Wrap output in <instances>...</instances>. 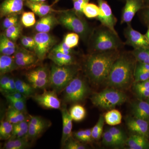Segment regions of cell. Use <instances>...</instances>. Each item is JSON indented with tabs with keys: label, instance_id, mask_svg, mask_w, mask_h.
<instances>
[{
	"label": "cell",
	"instance_id": "cell-1",
	"mask_svg": "<svg viewBox=\"0 0 149 149\" xmlns=\"http://www.w3.org/2000/svg\"><path fill=\"white\" fill-rule=\"evenodd\" d=\"M121 50L91 53L84 62V71L91 83L99 85L106 81L113 64L121 53Z\"/></svg>",
	"mask_w": 149,
	"mask_h": 149
},
{
	"label": "cell",
	"instance_id": "cell-2",
	"mask_svg": "<svg viewBox=\"0 0 149 149\" xmlns=\"http://www.w3.org/2000/svg\"><path fill=\"white\" fill-rule=\"evenodd\" d=\"M136 62L131 52H121L111 67L106 81L107 85L118 90L128 88L134 80Z\"/></svg>",
	"mask_w": 149,
	"mask_h": 149
},
{
	"label": "cell",
	"instance_id": "cell-3",
	"mask_svg": "<svg viewBox=\"0 0 149 149\" xmlns=\"http://www.w3.org/2000/svg\"><path fill=\"white\" fill-rule=\"evenodd\" d=\"M88 41L91 53L121 50L125 45L118 33H115L102 24L93 29Z\"/></svg>",
	"mask_w": 149,
	"mask_h": 149
},
{
	"label": "cell",
	"instance_id": "cell-4",
	"mask_svg": "<svg viewBox=\"0 0 149 149\" xmlns=\"http://www.w3.org/2000/svg\"><path fill=\"white\" fill-rule=\"evenodd\" d=\"M58 13L59 24L77 33L83 41H88L93 29L83 17L79 16L73 9L63 10Z\"/></svg>",
	"mask_w": 149,
	"mask_h": 149
},
{
	"label": "cell",
	"instance_id": "cell-5",
	"mask_svg": "<svg viewBox=\"0 0 149 149\" xmlns=\"http://www.w3.org/2000/svg\"><path fill=\"white\" fill-rule=\"evenodd\" d=\"M80 70V67L77 64L58 66L54 64L50 71L49 85L56 92L63 91Z\"/></svg>",
	"mask_w": 149,
	"mask_h": 149
},
{
	"label": "cell",
	"instance_id": "cell-6",
	"mask_svg": "<svg viewBox=\"0 0 149 149\" xmlns=\"http://www.w3.org/2000/svg\"><path fill=\"white\" fill-rule=\"evenodd\" d=\"M127 100L125 93L113 88L94 93L91 97V102L94 105L104 109H112L124 103Z\"/></svg>",
	"mask_w": 149,
	"mask_h": 149
},
{
	"label": "cell",
	"instance_id": "cell-7",
	"mask_svg": "<svg viewBox=\"0 0 149 149\" xmlns=\"http://www.w3.org/2000/svg\"><path fill=\"white\" fill-rule=\"evenodd\" d=\"M89 92L90 89L85 79L77 74L63 90V101L68 103L82 101L86 98Z\"/></svg>",
	"mask_w": 149,
	"mask_h": 149
},
{
	"label": "cell",
	"instance_id": "cell-8",
	"mask_svg": "<svg viewBox=\"0 0 149 149\" xmlns=\"http://www.w3.org/2000/svg\"><path fill=\"white\" fill-rule=\"evenodd\" d=\"M34 38L35 42V54L39 60L43 61L56 43V40L49 33L43 32H38Z\"/></svg>",
	"mask_w": 149,
	"mask_h": 149
},
{
	"label": "cell",
	"instance_id": "cell-9",
	"mask_svg": "<svg viewBox=\"0 0 149 149\" xmlns=\"http://www.w3.org/2000/svg\"><path fill=\"white\" fill-rule=\"evenodd\" d=\"M124 35L126 39L125 45L133 47V49L149 47V41L146 35L133 29L130 23L127 24Z\"/></svg>",
	"mask_w": 149,
	"mask_h": 149
},
{
	"label": "cell",
	"instance_id": "cell-10",
	"mask_svg": "<svg viewBox=\"0 0 149 149\" xmlns=\"http://www.w3.org/2000/svg\"><path fill=\"white\" fill-rule=\"evenodd\" d=\"M100 9V15L97 19L102 25L111 29L113 32L117 33L115 29L117 20L113 13L108 3L105 0H97Z\"/></svg>",
	"mask_w": 149,
	"mask_h": 149
},
{
	"label": "cell",
	"instance_id": "cell-11",
	"mask_svg": "<svg viewBox=\"0 0 149 149\" xmlns=\"http://www.w3.org/2000/svg\"><path fill=\"white\" fill-rule=\"evenodd\" d=\"M32 98L38 104L45 108L58 109L61 107V102L56 92L45 90L42 94L34 95Z\"/></svg>",
	"mask_w": 149,
	"mask_h": 149
},
{
	"label": "cell",
	"instance_id": "cell-12",
	"mask_svg": "<svg viewBox=\"0 0 149 149\" xmlns=\"http://www.w3.org/2000/svg\"><path fill=\"white\" fill-rule=\"evenodd\" d=\"M121 16V24H129L136 13L143 8L145 4L141 0H125Z\"/></svg>",
	"mask_w": 149,
	"mask_h": 149
},
{
	"label": "cell",
	"instance_id": "cell-13",
	"mask_svg": "<svg viewBox=\"0 0 149 149\" xmlns=\"http://www.w3.org/2000/svg\"><path fill=\"white\" fill-rule=\"evenodd\" d=\"M126 125L130 132L149 139V121L141 118L128 117Z\"/></svg>",
	"mask_w": 149,
	"mask_h": 149
},
{
	"label": "cell",
	"instance_id": "cell-14",
	"mask_svg": "<svg viewBox=\"0 0 149 149\" xmlns=\"http://www.w3.org/2000/svg\"><path fill=\"white\" fill-rule=\"evenodd\" d=\"M25 0H4L0 6L1 17L12 15H18L23 10Z\"/></svg>",
	"mask_w": 149,
	"mask_h": 149
},
{
	"label": "cell",
	"instance_id": "cell-15",
	"mask_svg": "<svg viewBox=\"0 0 149 149\" xmlns=\"http://www.w3.org/2000/svg\"><path fill=\"white\" fill-rule=\"evenodd\" d=\"M24 4L28 8L40 17L46 16L49 14L59 13L63 10H56L52 7V6H49L44 2H32L28 0H25Z\"/></svg>",
	"mask_w": 149,
	"mask_h": 149
},
{
	"label": "cell",
	"instance_id": "cell-16",
	"mask_svg": "<svg viewBox=\"0 0 149 149\" xmlns=\"http://www.w3.org/2000/svg\"><path fill=\"white\" fill-rule=\"evenodd\" d=\"M62 118V136L61 140L62 146L65 142L72 136V119L68 111L66 106L63 105L61 108Z\"/></svg>",
	"mask_w": 149,
	"mask_h": 149
},
{
	"label": "cell",
	"instance_id": "cell-17",
	"mask_svg": "<svg viewBox=\"0 0 149 149\" xmlns=\"http://www.w3.org/2000/svg\"><path fill=\"white\" fill-rule=\"evenodd\" d=\"M58 24H59L57 18L51 13L41 17L35 24V29L38 32L49 33Z\"/></svg>",
	"mask_w": 149,
	"mask_h": 149
},
{
	"label": "cell",
	"instance_id": "cell-18",
	"mask_svg": "<svg viewBox=\"0 0 149 149\" xmlns=\"http://www.w3.org/2000/svg\"><path fill=\"white\" fill-rule=\"evenodd\" d=\"M48 57L55 64L58 66L77 64L73 54H66L51 50L49 53Z\"/></svg>",
	"mask_w": 149,
	"mask_h": 149
},
{
	"label": "cell",
	"instance_id": "cell-19",
	"mask_svg": "<svg viewBox=\"0 0 149 149\" xmlns=\"http://www.w3.org/2000/svg\"><path fill=\"white\" fill-rule=\"evenodd\" d=\"M133 116L149 121V103L147 101L139 100L132 104Z\"/></svg>",
	"mask_w": 149,
	"mask_h": 149
},
{
	"label": "cell",
	"instance_id": "cell-20",
	"mask_svg": "<svg viewBox=\"0 0 149 149\" xmlns=\"http://www.w3.org/2000/svg\"><path fill=\"white\" fill-rule=\"evenodd\" d=\"M125 144L130 149H149V139L137 134L130 136L126 140Z\"/></svg>",
	"mask_w": 149,
	"mask_h": 149
},
{
	"label": "cell",
	"instance_id": "cell-21",
	"mask_svg": "<svg viewBox=\"0 0 149 149\" xmlns=\"http://www.w3.org/2000/svg\"><path fill=\"white\" fill-rule=\"evenodd\" d=\"M18 68L13 57L1 54L0 56L1 75L12 72Z\"/></svg>",
	"mask_w": 149,
	"mask_h": 149
},
{
	"label": "cell",
	"instance_id": "cell-22",
	"mask_svg": "<svg viewBox=\"0 0 149 149\" xmlns=\"http://www.w3.org/2000/svg\"><path fill=\"white\" fill-rule=\"evenodd\" d=\"M27 136L15 139H9L3 147L5 149H25L31 146Z\"/></svg>",
	"mask_w": 149,
	"mask_h": 149
},
{
	"label": "cell",
	"instance_id": "cell-23",
	"mask_svg": "<svg viewBox=\"0 0 149 149\" xmlns=\"http://www.w3.org/2000/svg\"><path fill=\"white\" fill-rule=\"evenodd\" d=\"M25 113L19 111L10 106L6 113V120L12 124H15L26 120Z\"/></svg>",
	"mask_w": 149,
	"mask_h": 149
},
{
	"label": "cell",
	"instance_id": "cell-24",
	"mask_svg": "<svg viewBox=\"0 0 149 149\" xmlns=\"http://www.w3.org/2000/svg\"><path fill=\"white\" fill-rule=\"evenodd\" d=\"M104 117L107 124L111 126L118 125L122 122V115L118 110L111 109L107 112Z\"/></svg>",
	"mask_w": 149,
	"mask_h": 149
},
{
	"label": "cell",
	"instance_id": "cell-25",
	"mask_svg": "<svg viewBox=\"0 0 149 149\" xmlns=\"http://www.w3.org/2000/svg\"><path fill=\"white\" fill-rule=\"evenodd\" d=\"M15 83L17 92L23 94L27 98L34 95L35 89L30 84H28L19 79L15 80Z\"/></svg>",
	"mask_w": 149,
	"mask_h": 149
},
{
	"label": "cell",
	"instance_id": "cell-26",
	"mask_svg": "<svg viewBox=\"0 0 149 149\" xmlns=\"http://www.w3.org/2000/svg\"><path fill=\"white\" fill-rule=\"evenodd\" d=\"M134 88L136 93L142 99L149 97V79L142 82H135Z\"/></svg>",
	"mask_w": 149,
	"mask_h": 149
},
{
	"label": "cell",
	"instance_id": "cell-27",
	"mask_svg": "<svg viewBox=\"0 0 149 149\" xmlns=\"http://www.w3.org/2000/svg\"><path fill=\"white\" fill-rule=\"evenodd\" d=\"M69 113L72 120L79 122L85 118L86 115V111L82 105L76 104L71 108L70 110Z\"/></svg>",
	"mask_w": 149,
	"mask_h": 149
},
{
	"label": "cell",
	"instance_id": "cell-28",
	"mask_svg": "<svg viewBox=\"0 0 149 149\" xmlns=\"http://www.w3.org/2000/svg\"><path fill=\"white\" fill-rule=\"evenodd\" d=\"M13 124L6 120H2L0 124V139L7 141L10 139L13 131Z\"/></svg>",
	"mask_w": 149,
	"mask_h": 149
},
{
	"label": "cell",
	"instance_id": "cell-29",
	"mask_svg": "<svg viewBox=\"0 0 149 149\" xmlns=\"http://www.w3.org/2000/svg\"><path fill=\"white\" fill-rule=\"evenodd\" d=\"M4 34L9 39L14 42L21 35L22 31V24L19 22L5 30Z\"/></svg>",
	"mask_w": 149,
	"mask_h": 149
},
{
	"label": "cell",
	"instance_id": "cell-30",
	"mask_svg": "<svg viewBox=\"0 0 149 149\" xmlns=\"http://www.w3.org/2000/svg\"><path fill=\"white\" fill-rule=\"evenodd\" d=\"M131 53L137 61L149 64V47L133 49Z\"/></svg>",
	"mask_w": 149,
	"mask_h": 149
},
{
	"label": "cell",
	"instance_id": "cell-31",
	"mask_svg": "<svg viewBox=\"0 0 149 149\" xmlns=\"http://www.w3.org/2000/svg\"><path fill=\"white\" fill-rule=\"evenodd\" d=\"M105 121L104 117L103 115H101L98 120L95 126L91 129L92 130V138L93 139L98 140L100 139L102 136Z\"/></svg>",
	"mask_w": 149,
	"mask_h": 149
},
{
	"label": "cell",
	"instance_id": "cell-32",
	"mask_svg": "<svg viewBox=\"0 0 149 149\" xmlns=\"http://www.w3.org/2000/svg\"><path fill=\"white\" fill-rule=\"evenodd\" d=\"M83 13L88 18H97L100 15V8L95 4L88 3L83 8Z\"/></svg>",
	"mask_w": 149,
	"mask_h": 149
},
{
	"label": "cell",
	"instance_id": "cell-33",
	"mask_svg": "<svg viewBox=\"0 0 149 149\" xmlns=\"http://www.w3.org/2000/svg\"><path fill=\"white\" fill-rule=\"evenodd\" d=\"M50 72L45 67L38 68L29 71L26 74V77H33L42 79L49 80Z\"/></svg>",
	"mask_w": 149,
	"mask_h": 149
},
{
	"label": "cell",
	"instance_id": "cell-34",
	"mask_svg": "<svg viewBox=\"0 0 149 149\" xmlns=\"http://www.w3.org/2000/svg\"><path fill=\"white\" fill-rule=\"evenodd\" d=\"M30 85L34 89H43L49 85V80L33 77H26Z\"/></svg>",
	"mask_w": 149,
	"mask_h": 149
},
{
	"label": "cell",
	"instance_id": "cell-35",
	"mask_svg": "<svg viewBox=\"0 0 149 149\" xmlns=\"http://www.w3.org/2000/svg\"><path fill=\"white\" fill-rule=\"evenodd\" d=\"M45 128L44 127L36 126L29 122L27 138L29 140H35L42 134Z\"/></svg>",
	"mask_w": 149,
	"mask_h": 149
},
{
	"label": "cell",
	"instance_id": "cell-36",
	"mask_svg": "<svg viewBox=\"0 0 149 149\" xmlns=\"http://www.w3.org/2000/svg\"><path fill=\"white\" fill-rule=\"evenodd\" d=\"M108 130L120 144V146L125 144L128 138L121 129L116 127H112L109 128Z\"/></svg>",
	"mask_w": 149,
	"mask_h": 149
},
{
	"label": "cell",
	"instance_id": "cell-37",
	"mask_svg": "<svg viewBox=\"0 0 149 149\" xmlns=\"http://www.w3.org/2000/svg\"><path fill=\"white\" fill-rule=\"evenodd\" d=\"M6 98L9 103L11 106L17 110L24 112L26 113L27 112L26 108V100H16L8 96H6Z\"/></svg>",
	"mask_w": 149,
	"mask_h": 149
},
{
	"label": "cell",
	"instance_id": "cell-38",
	"mask_svg": "<svg viewBox=\"0 0 149 149\" xmlns=\"http://www.w3.org/2000/svg\"><path fill=\"white\" fill-rule=\"evenodd\" d=\"M80 38V36L75 32L69 33L65 35L63 42L69 47L73 49L78 45Z\"/></svg>",
	"mask_w": 149,
	"mask_h": 149
},
{
	"label": "cell",
	"instance_id": "cell-39",
	"mask_svg": "<svg viewBox=\"0 0 149 149\" xmlns=\"http://www.w3.org/2000/svg\"><path fill=\"white\" fill-rule=\"evenodd\" d=\"M22 25L26 27H32L36 23L35 13L33 12H27L22 13L21 17Z\"/></svg>",
	"mask_w": 149,
	"mask_h": 149
},
{
	"label": "cell",
	"instance_id": "cell-40",
	"mask_svg": "<svg viewBox=\"0 0 149 149\" xmlns=\"http://www.w3.org/2000/svg\"><path fill=\"white\" fill-rule=\"evenodd\" d=\"M102 136L103 143L107 146L116 147L120 146V144L115 139L108 130L104 132Z\"/></svg>",
	"mask_w": 149,
	"mask_h": 149
},
{
	"label": "cell",
	"instance_id": "cell-41",
	"mask_svg": "<svg viewBox=\"0 0 149 149\" xmlns=\"http://www.w3.org/2000/svg\"><path fill=\"white\" fill-rule=\"evenodd\" d=\"M36 55L23 58L14 59L15 63L18 68L26 67L35 64L37 61Z\"/></svg>",
	"mask_w": 149,
	"mask_h": 149
},
{
	"label": "cell",
	"instance_id": "cell-42",
	"mask_svg": "<svg viewBox=\"0 0 149 149\" xmlns=\"http://www.w3.org/2000/svg\"><path fill=\"white\" fill-rule=\"evenodd\" d=\"M65 149H85L87 147L81 143L80 141L75 140L71 136L62 146Z\"/></svg>",
	"mask_w": 149,
	"mask_h": 149
},
{
	"label": "cell",
	"instance_id": "cell-43",
	"mask_svg": "<svg viewBox=\"0 0 149 149\" xmlns=\"http://www.w3.org/2000/svg\"><path fill=\"white\" fill-rule=\"evenodd\" d=\"M90 0H75L73 1V10L79 16L83 17V9Z\"/></svg>",
	"mask_w": 149,
	"mask_h": 149
},
{
	"label": "cell",
	"instance_id": "cell-44",
	"mask_svg": "<svg viewBox=\"0 0 149 149\" xmlns=\"http://www.w3.org/2000/svg\"><path fill=\"white\" fill-rule=\"evenodd\" d=\"M18 22L17 15H9L6 17L2 22L3 29L6 30L9 27L13 26Z\"/></svg>",
	"mask_w": 149,
	"mask_h": 149
},
{
	"label": "cell",
	"instance_id": "cell-45",
	"mask_svg": "<svg viewBox=\"0 0 149 149\" xmlns=\"http://www.w3.org/2000/svg\"><path fill=\"white\" fill-rule=\"evenodd\" d=\"M30 120L29 121L30 123L36 126L44 127L45 128H48L50 125L47 120H46L38 116H29Z\"/></svg>",
	"mask_w": 149,
	"mask_h": 149
},
{
	"label": "cell",
	"instance_id": "cell-46",
	"mask_svg": "<svg viewBox=\"0 0 149 149\" xmlns=\"http://www.w3.org/2000/svg\"><path fill=\"white\" fill-rule=\"evenodd\" d=\"M52 51L59 52L66 54H73L74 53L72 49L69 47L63 42L55 46Z\"/></svg>",
	"mask_w": 149,
	"mask_h": 149
},
{
	"label": "cell",
	"instance_id": "cell-47",
	"mask_svg": "<svg viewBox=\"0 0 149 149\" xmlns=\"http://www.w3.org/2000/svg\"><path fill=\"white\" fill-rule=\"evenodd\" d=\"M16 50V48L9 47L0 40V52L1 54L11 56L15 53Z\"/></svg>",
	"mask_w": 149,
	"mask_h": 149
},
{
	"label": "cell",
	"instance_id": "cell-48",
	"mask_svg": "<svg viewBox=\"0 0 149 149\" xmlns=\"http://www.w3.org/2000/svg\"><path fill=\"white\" fill-rule=\"evenodd\" d=\"M27 50L28 49H23L16 50V52L14 54L13 57L14 59L23 58L36 55L31 52V51H28Z\"/></svg>",
	"mask_w": 149,
	"mask_h": 149
},
{
	"label": "cell",
	"instance_id": "cell-49",
	"mask_svg": "<svg viewBox=\"0 0 149 149\" xmlns=\"http://www.w3.org/2000/svg\"><path fill=\"white\" fill-rule=\"evenodd\" d=\"M139 16L142 22L148 26L149 25V5L139 11Z\"/></svg>",
	"mask_w": 149,
	"mask_h": 149
},
{
	"label": "cell",
	"instance_id": "cell-50",
	"mask_svg": "<svg viewBox=\"0 0 149 149\" xmlns=\"http://www.w3.org/2000/svg\"><path fill=\"white\" fill-rule=\"evenodd\" d=\"M28 130L13 128L12 134L9 139H15L27 136Z\"/></svg>",
	"mask_w": 149,
	"mask_h": 149
},
{
	"label": "cell",
	"instance_id": "cell-51",
	"mask_svg": "<svg viewBox=\"0 0 149 149\" xmlns=\"http://www.w3.org/2000/svg\"><path fill=\"white\" fill-rule=\"evenodd\" d=\"M149 79V72H134L135 82H142Z\"/></svg>",
	"mask_w": 149,
	"mask_h": 149
},
{
	"label": "cell",
	"instance_id": "cell-52",
	"mask_svg": "<svg viewBox=\"0 0 149 149\" xmlns=\"http://www.w3.org/2000/svg\"><path fill=\"white\" fill-rule=\"evenodd\" d=\"M10 77L6 74L1 75L0 79V90L1 92L4 93L6 88L8 85Z\"/></svg>",
	"mask_w": 149,
	"mask_h": 149
},
{
	"label": "cell",
	"instance_id": "cell-53",
	"mask_svg": "<svg viewBox=\"0 0 149 149\" xmlns=\"http://www.w3.org/2000/svg\"><path fill=\"white\" fill-rule=\"evenodd\" d=\"M16 86H15V80L13 78L10 77V80L6 88V91L4 94L5 95L10 94L16 92Z\"/></svg>",
	"mask_w": 149,
	"mask_h": 149
},
{
	"label": "cell",
	"instance_id": "cell-54",
	"mask_svg": "<svg viewBox=\"0 0 149 149\" xmlns=\"http://www.w3.org/2000/svg\"><path fill=\"white\" fill-rule=\"evenodd\" d=\"M135 71L136 72H149V64H146V63L137 61Z\"/></svg>",
	"mask_w": 149,
	"mask_h": 149
},
{
	"label": "cell",
	"instance_id": "cell-55",
	"mask_svg": "<svg viewBox=\"0 0 149 149\" xmlns=\"http://www.w3.org/2000/svg\"><path fill=\"white\" fill-rule=\"evenodd\" d=\"M75 139L80 142L86 143L85 130H80L73 133Z\"/></svg>",
	"mask_w": 149,
	"mask_h": 149
},
{
	"label": "cell",
	"instance_id": "cell-56",
	"mask_svg": "<svg viewBox=\"0 0 149 149\" xmlns=\"http://www.w3.org/2000/svg\"><path fill=\"white\" fill-rule=\"evenodd\" d=\"M6 96H8V97H10L16 99V100H26V99L27 98V97H25L23 94L19 93L17 91L15 92V93L7 94V95H6Z\"/></svg>",
	"mask_w": 149,
	"mask_h": 149
},
{
	"label": "cell",
	"instance_id": "cell-57",
	"mask_svg": "<svg viewBox=\"0 0 149 149\" xmlns=\"http://www.w3.org/2000/svg\"><path fill=\"white\" fill-rule=\"evenodd\" d=\"M20 41H21V42L22 45L24 46L25 49L31 51H34V49L32 48V46L30 45L28 40L25 38V36H22L21 37Z\"/></svg>",
	"mask_w": 149,
	"mask_h": 149
},
{
	"label": "cell",
	"instance_id": "cell-58",
	"mask_svg": "<svg viewBox=\"0 0 149 149\" xmlns=\"http://www.w3.org/2000/svg\"><path fill=\"white\" fill-rule=\"evenodd\" d=\"M85 130L86 143H90L92 142V130L91 129H87Z\"/></svg>",
	"mask_w": 149,
	"mask_h": 149
},
{
	"label": "cell",
	"instance_id": "cell-59",
	"mask_svg": "<svg viewBox=\"0 0 149 149\" xmlns=\"http://www.w3.org/2000/svg\"><path fill=\"white\" fill-rule=\"evenodd\" d=\"M25 38L26 39L28 40V42L30 43V45L32 46V48L34 49H35V39H34V37H29V36H25Z\"/></svg>",
	"mask_w": 149,
	"mask_h": 149
},
{
	"label": "cell",
	"instance_id": "cell-60",
	"mask_svg": "<svg viewBox=\"0 0 149 149\" xmlns=\"http://www.w3.org/2000/svg\"><path fill=\"white\" fill-rule=\"evenodd\" d=\"M32 2H44L46 0H28Z\"/></svg>",
	"mask_w": 149,
	"mask_h": 149
},
{
	"label": "cell",
	"instance_id": "cell-61",
	"mask_svg": "<svg viewBox=\"0 0 149 149\" xmlns=\"http://www.w3.org/2000/svg\"><path fill=\"white\" fill-rule=\"evenodd\" d=\"M147 27H148V29H147V32H146L145 35H146L147 39H148V40L149 41V25H148Z\"/></svg>",
	"mask_w": 149,
	"mask_h": 149
},
{
	"label": "cell",
	"instance_id": "cell-62",
	"mask_svg": "<svg viewBox=\"0 0 149 149\" xmlns=\"http://www.w3.org/2000/svg\"><path fill=\"white\" fill-rule=\"evenodd\" d=\"M144 3L145 6H148L149 5V0H141Z\"/></svg>",
	"mask_w": 149,
	"mask_h": 149
},
{
	"label": "cell",
	"instance_id": "cell-63",
	"mask_svg": "<svg viewBox=\"0 0 149 149\" xmlns=\"http://www.w3.org/2000/svg\"><path fill=\"white\" fill-rule=\"evenodd\" d=\"M59 1H60V0H54L53 3L52 4V6H53L55 4H56V3H57ZM72 1H75V0H72Z\"/></svg>",
	"mask_w": 149,
	"mask_h": 149
},
{
	"label": "cell",
	"instance_id": "cell-64",
	"mask_svg": "<svg viewBox=\"0 0 149 149\" xmlns=\"http://www.w3.org/2000/svg\"><path fill=\"white\" fill-rule=\"evenodd\" d=\"M147 101L149 103V97L147 99Z\"/></svg>",
	"mask_w": 149,
	"mask_h": 149
}]
</instances>
